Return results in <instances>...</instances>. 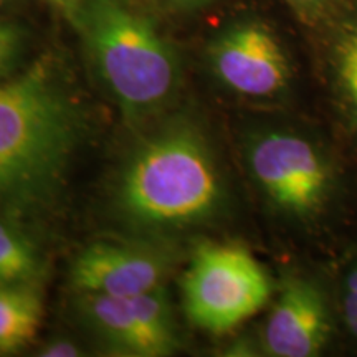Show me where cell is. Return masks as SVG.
<instances>
[{"label":"cell","instance_id":"cell-1","mask_svg":"<svg viewBox=\"0 0 357 357\" xmlns=\"http://www.w3.org/2000/svg\"><path fill=\"white\" fill-rule=\"evenodd\" d=\"M86 114L48 60L0 83V218L19 223L55 202Z\"/></svg>","mask_w":357,"mask_h":357},{"label":"cell","instance_id":"cell-2","mask_svg":"<svg viewBox=\"0 0 357 357\" xmlns=\"http://www.w3.org/2000/svg\"><path fill=\"white\" fill-rule=\"evenodd\" d=\"M222 177L207 137L189 119H176L146 137L124 164L116 207L137 229L194 225L215 215Z\"/></svg>","mask_w":357,"mask_h":357},{"label":"cell","instance_id":"cell-3","mask_svg":"<svg viewBox=\"0 0 357 357\" xmlns=\"http://www.w3.org/2000/svg\"><path fill=\"white\" fill-rule=\"evenodd\" d=\"M75 25L128 121H142L171 100L178 83L177 55L131 0H82Z\"/></svg>","mask_w":357,"mask_h":357},{"label":"cell","instance_id":"cell-4","mask_svg":"<svg viewBox=\"0 0 357 357\" xmlns=\"http://www.w3.org/2000/svg\"><path fill=\"white\" fill-rule=\"evenodd\" d=\"M247 166L266 202L281 215L312 223L339 195V171L329 151L293 129H263L248 139Z\"/></svg>","mask_w":357,"mask_h":357},{"label":"cell","instance_id":"cell-5","mask_svg":"<svg viewBox=\"0 0 357 357\" xmlns=\"http://www.w3.org/2000/svg\"><path fill=\"white\" fill-rule=\"evenodd\" d=\"M271 296V281L257 258L238 245L205 243L182 280L189 321L208 333H227L252 318Z\"/></svg>","mask_w":357,"mask_h":357},{"label":"cell","instance_id":"cell-6","mask_svg":"<svg viewBox=\"0 0 357 357\" xmlns=\"http://www.w3.org/2000/svg\"><path fill=\"white\" fill-rule=\"evenodd\" d=\"M208 61L223 86L250 100H273L291 83L288 53L260 20H240L222 30L208 48Z\"/></svg>","mask_w":357,"mask_h":357},{"label":"cell","instance_id":"cell-7","mask_svg":"<svg viewBox=\"0 0 357 357\" xmlns=\"http://www.w3.org/2000/svg\"><path fill=\"white\" fill-rule=\"evenodd\" d=\"M176 255L154 243L98 242L75 258L71 287L79 294L131 298L162 287Z\"/></svg>","mask_w":357,"mask_h":357},{"label":"cell","instance_id":"cell-8","mask_svg":"<svg viewBox=\"0 0 357 357\" xmlns=\"http://www.w3.org/2000/svg\"><path fill=\"white\" fill-rule=\"evenodd\" d=\"M328 296L316 280L288 276L263 329V347L273 357L318 356L331 339Z\"/></svg>","mask_w":357,"mask_h":357},{"label":"cell","instance_id":"cell-9","mask_svg":"<svg viewBox=\"0 0 357 357\" xmlns=\"http://www.w3.org/2000/svg\"><path fill=\"white\" fill-rule=\"evenodd\" d=\"M79 310L91 331L113 354L151 357L149 344L129 298L82 294Z\"/></svg>","mask_w":357,"mask_h":357},{"label":"cell","instance_id":"cell-10","mask_svg":"<svg viewBox=\"0 0 357 357\" xmlns=\"http://www.w3.org/2000/svg\"><path fill=\"white\" fill-rule=\"evenodd\" d=\"M329 78L337 113L357 141V7L342 12L334 24Z\"/></svg>","mask_w":357,"mask_h":357},{"label":"cell","instance_id":"cell-11","mask_svg":"<svg viewBox=\"0 0 357 357\" xmlns=\"http://www.w3.org/2000/svg\"><path fill=\"white\" fill-rule=\"evenodd\" d=\"M42 319L43 303L32 284H0V356L25 349Z\"/></svg>","mask_w":357,"mask_h":357},{"label":"cell","instance_id":"cell-12","mask_svg":"<svg viewBox=\"0 0 357 357\" xmlns=\"http://www.w3.org/2000/svg\"><path fill=\"white\" fill-rule=\"evenodd\" d=\"M43 261L32 240L19 223L0 218V284H35Z\"/></svg>","mask_w":357,"mask_h":357},{"label":"cell","instance_id":"cell-13","mask_svg":"<svg viewBox=\"0 0 357 357\" xmlns=\"http://www.w3.org/2000/svg\"><path fill=\"white\" fill-rule=\"evenodd\" d=\"M288 7L305 24L319 25L328 20H336L342 12L344 0H284Z\"/></svg>","mask_w":357,"mask_h":357},{"label":"cell","instance_id":"cell-14","mask_svg":"<svg viewBox=\"0 0 357 357\" xmlns=\"http://www.w3.org/2000/svg\"><path fill=\"white\" fill-rule=\"evenodd\" d=\"M342 312H344L347 329L357 339V260L352 263L344 276Z\"/></svg>","mask_w":357,"mask_h":357},{"label":"cell","instance_id":"cell-15","mask_svg":"<svg viewBox=\"0 0 357 357\" xmlns=\"http://www.w3.org/2000/svg\"><path fill=\"white\" fill-rule=\"evenodd\" d=\"M22 33L19 26L0 22V52L17 53L20 47Z\"/></svg>","mask_w":357,"mask_h":357},{"label":"cell","instance_id":"cell-16","mask_svg":"<svg viewBox=\"0 0 357 357\" xmlns=\"http://www.w3.org/2000/svg\"><path fill=\"white\" fill-rule=\"evenodd\" d=\"M82 354L79 347L71 344L68 341H56L52 344L45 346L42 352H38V356L43 357H77Z\"/></svg>","mask_w":357,"mask_h":357},{"label":"cell","instance_id":"cell-17","mask_svg":"<svg viewBox=\"0 0 357 357\" xmlns=\"http://www.w3.org/2000/svg\"><path fill=\"white\" fill-rule=\"evenodd\" d=\"M47 2L52 3L53 7H56L60 12H63L73 22L77 19L79 6H82V0H47Z\"/></svg>","mask_w":357,"mask_h":357},{"label":"cell","instance_id":"cell-18","mask_svg":"<svg viewBox=\"0 0 357 357\" xmlns=\"http://www.w3.org/2000/svg\"><path fill=\"white\" fill-rule=\"evenodd\" d=\"M162 2L176 10H195V8L207 6L211 0H162Z\"/></svg>","mask_w":357,"mask_h":357},{"label":"cell","instance_id":"cell-19","mask_svg":"<svg viewBox=\"0 0 357 357\" xmlns=\"http://www.w3.org/2000/svg\"><path fill=\"white\" fill-rule=\"evenodd\" d=\"M13 56H15V53L0 52V73H2V71L7 68V65L13 60Z\"/></svg>","mask_w":357,"mask_h":357},{"label":"cell","instance_id":"cell-20","mask_svg":"<svg viewBox=\"0 0 357 357\" xmlns=\"http://www.w3.org/2000/svg\"><path fill=\"white\" fill-rule=\"evenodd\" d=\"M0 2H2V0H0Z\"/></svg>","mask_w":357,"mask_h":357}]
</instances>
